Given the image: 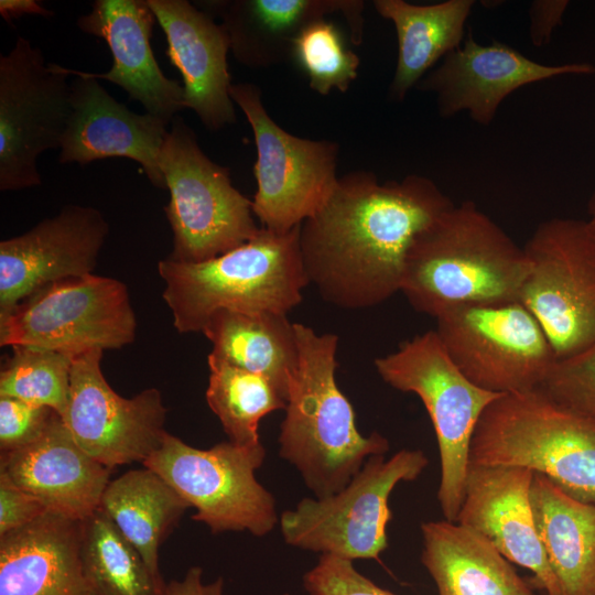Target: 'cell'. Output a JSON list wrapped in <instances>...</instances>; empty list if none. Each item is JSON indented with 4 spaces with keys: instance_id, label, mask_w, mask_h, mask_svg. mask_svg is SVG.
Masks as SVG:
<instances>
[{
    "instance_id": "obj_29",
    "label": "cell",
    "mask_w": 595,
    "mask_h": 595,
    "mask_svg": "<svg viewBox=\"0 0 595 595\" xmlns=\"http://www.w3.org/2000/svg\"><path fill=\"white\" fill-rule=\"evenodd\" d=\"M190 507L159 474L143 467L110 480L98 509L137 549L151 572L161 576L159 549Z\"/></svg>"
},
{
    "instance_id": "obj_26",
    "label": "cell",
    "mask_w": 595,
    "mask_h": 595,
    "mask_svg": "<svg viewBox=\"0 0 595 595\" xmlns=\"http://www.w3.org/2000/svg\"><path fill=\"white\" fill-rule=\"evenodd\" d=\"M377 13L394 26L397 64L389 97L402 101L408 93L466 37L474 0L414 4L404 0H375Z\"/></svg>"
},
{
    "instance_id": "obj_18",
    "label": "cell",
    "mask_w": 595,
    "mask_h": 595,
    "mask_svg": "<svg viewBox=\"0 0 595 595\" xmlns=\"http://www.w3.org/2000/svg\"><path fill=\"white\" fill-rule=\"evenodd\" d=\"M533 474L522 466L469 463L455 522L486 538L511 563L529 570L545 595H561L533 518Z\"/></svg>"
},
{
    "instance_id": "obj_10",
    "label": "cell",
    "mask_w": 595,
    "mask_h": 595,
    "mask_svg": "<svg viewBox=\"0 0 595 595\" xmlns=\"http://www.w3.org/2000/svg\"><path fill=\"white\" fill-rule=\"evenodd\" d=\"M435 320L451 359L485 390L539 389L558 360L541 324L520 301L454 306Z\"/></svg>"
},
{
    "instance_id": "obj_41",
    "label": "cell",
    "mask_w": 595,
    "mask_h": 595,
    "mask_svg": "<svg viewBox=\"0 0 595 595\" xmlns=\"http://www.w3.org/2000/svg\"><path fill=\"white\" fill-rule=\"evenodd\" d=\"M587 213L588 219H586V221L595 236V187L588 198Z\"/></svg>"
},
{
    "instance_id": "obj_4",
    "label": "cell",
    "mask_w": 595,
    "mask_h": 595,
    "mask_svg": "<svg viewBox=\"0 0 595 595\" xmlns=\"http://www.w3.org/2000/svg\"><path fill=\"white\" fill-rule=\"evenodd\" d=\"M300 227L277 232L261 227L246 244L207 261L158 263L162 298L181 334L202 333L216 312L288 314L309 285L300 249Z\"/></svg>"
},
{
    "instance_id": "obj_2",
    "label": "cell",
    "mask_w": 595,
    "mask_h": 595,
    "mask_svg": "<svg viewBox=\"0 0 595 595\" xmlns=\"http://www.w3.org/2000/svg\"><path fill=\"white\" fill-rule=\"evenodd\" d=\"M528 272L523 247L465 201L415 237L400 292L415 311L435 318L454 306L519 301Z\"/></svg>"
},
{
    "instance_id": "obj_40",
    "label": "cell",
    "mask_w": 595,
    "mask_h": 595,
    "mask_svg": "<svg viewBox=\"0 0 595 595\" xmlns=\"http://www.w3.org/2000/svg\"><path fill=\"white\" fill-rule=\"evenodd\" d=\"M0 14L7 22H11L13 19L26 14L47 18L53 15L54 12L45 9L35 0H1Z\"/></svg>"
},
{
    "instance_id": "obj_5",
    "label": "cell",
    "mask_w": 595,
    "mask_h": 595,
    "mask_svg": "<svg viewBox=\"0 0 595 595\" xmlns=\"http://www.w3.org/2000/svg\"><path fill=\"white\" fill-rule=\"evenodd\" d=\"M469 463L527 467L595 505V416L556 403L541 389L501 394L475 429Z\"/></svg>"
},
{
    "instance_id": "obj_19",
    "label": "cell",
    "mask_w": 595,
    "mask_h": 595,
    "mask_svg": "<svg viewBox=\"0 0 595 595\" xmlns=\"http://www.w3.org/2000/svg\"><path fill=\"white\" fill-rule=\"evenodd\" d=\"M72 83V111L61 142L58 163L86 165L107 158L136 161L158 188H166L159 165L167 134L165 120L137 113L113 98L97 78L64 67Z\"/></svg>"
},
{
    "instance_id": "obj_37",
    "label": "cell",
    "mask_w": 595,
    "mask_h": 595,
    "mask_svg": "<svg viewBox=\"0 0 595 595\" xmlns=\"http://www.w3.org/2000/svg\"><path fill=\"white\" fill-rule=\"evenodd\" d=\"M48 512L34 496L0 474V537L25 527Z\"/></svg>"
},
{
    "instance_id": "obj_25",
    "label": "cell",
    "mask_w": 595,
    "mask_h": 595,
    "mask_svg": "<svg viewBox=\"0 0 595 595\" xmlns=\"http://www.w3.org/2000/svg\"><path fill=\"white\" fill-rule=\"evenodd\" d=\"M421 562L437 595H536L486 538L457 522L421 524Z\"/></svg>"
},
{
    "instance_id": "obj_24",
    "label": "cell",
    "mask_w": 595,
    "mask_h": 595,
    "mask_svg": "<svg viewBox=\"0 0 595 595\" xmlns=\"http://www.w3.org/2000/svg\"><path fill=\"white\" fill-rule=\"evenodd\" d=\"M79 548L80 521L50 511L0 537V595H91Z\"/></svg>"
},
{
    "instance_id": "obj_33",
    "label": "cell",
    "mask_w": 595,
    "mask_h": 595,
    "mask_svg": "<svg viewBox=\"0 0 595 595\" xmlns=\"http://www.w3.org/2000/svg\"><path fill=\"white\" fill-rule=\"evenodd\" d=\"M292 58L320 95L333 89L346 91L357 78L360 60L349 50L338 28L322 19L307 25L296 37Z\"/></svg>"
},
{
    "instance_id": "obj_16",
    "label": "cell",
    "mask_w": 595,
    "mask_h": 595,
    "mask_svg": "<svg viewBox=\"0 0 595 595\" xmlns=\"http://www.w3.org/2000/svg\"><path fill=\"white\" fill-rule=\"evenodd\" d=\"M593 74L595 65L591 63L541 64L505 43L479 44L469 33L415 88L435 97L442 118L467 112L474 122L488 126L504 100L523 86Z\"/></svg>"
},
{
    "instance_id": "obj_30",
    "label": "cell",
    "mask_w": 595,
    "mask_h": 595,
    "mask_svg": "<svg viewBox=\"0 0 595 595\" xmlns=\"http://www.w3.org/2000/svg\"><path fill=\"white\" fill-rule=\"evenodd\" d=\"M80 563L91 595H163L166 583L154 575L137 549L97 509L80 521Z\"/></svg>"
},
{
    "instance_id": "obj_17",
    "label": "cell",
    "mask_w": 595,
    "mask_h": 595,
    "mask_svg": "<svg viewBox=\"0 0 595 595\" xmlns=\"http://www.w3.org/2000/svg\"><path fill=\"white\" fill-rule=\"evenodd\" d=\"M109 232L101 212L66 205L30 230L0 242V320L34 292L94 273Z\"/></svg>"
},
{
    "instance_id": "obj_35",
    "label": "cell",
    "mask_w": 595,
    "mask_h": 595,
    "mask_svg": "<svg viewBox=\"0 0 595 595\" xmlns=\"http://www.w3.org/2000/svg\"><path fill=\"white\" fill-rule=\"evenodd\" d=\"M310 595H396L363 575L353 561L321 554L314 567L303 576Z\"/></svg>"
},
{
    "instance_id": "obj_22",
    "label": "cell",
    "mask_w": 595,
    "mask_h": 595,
    "mask_svg": "<svg viewBox=\"0 0 595 595\" xmlns=\"http://www.w3.org/2000/svg\"><path fill=\"white\" fill-rule=\"evenodd\" d=\"M196 6L219 19L234 57L250 68H267L292 58L293 44L311 23L339 13L350 41L363 42L361 0H204Z\"/></svg>"
},
{
    "instance_id": "obj_6",
    "label": "cell",
    "mask_w": 595,
    "mask_h": 595,
    "mask_svg": "<svg viewBox=\"0 0 595 595\" xmlns=\"http://www.w3.org/2000/svg\"><path fill=\"white\" fill-rule=\"evenodd\" d=\"M159 165L170 192L164 207L173 232L171 260L197 263L221 256L260 231L252 201L232 184L229 170L212 161L183 118L171 121Z\"/></svg>"
},
{
    "instance_id": "obj_13",
    "label": "cell",
    "mask_w": 595,
    "mask_h": 595,
    "mask_svg": "<svg viewBox=\"0 0 595 595\" xmlns=\"http://www.w3.org/2000/svg\"><path fill=\"white\" fill-rule=\"evenodd\" d=\"M230 97L245 113L256 142L253 215L261 227L289 231L313 216L331 195L338 178L339 144L285 131L267 112L262 93L252 83L232 84Z\"/></svg>"
},
{
    "instance_id": "obj_39",
    "label": "cell",
    "mask_w": 595,
    "mask_h": 595,
    "mask_svg": "<svg viewBox=\"0 0 595 595\" xmlns=\"http://www.w3.org/2000/svg\"><path fill=\"white\" fill-rule=\"evenodd\" d=\"M223 591L224 581L221 577L204 584L203 570L199 566H193L181 581H170L165 585L163 595H223Z\"/></svg>"
},
{
    "instance_id": "obj_8",
    "label": "cell",
    "mask_w": 595,
    "mask_h": 595,
    "mask_svg": "<svg viewBox=\"0 0 595 595\" xmlns=\"http://www.w3.org/2000/svg\"><path fill=\"white\" fill-rule=\"evenodd\" d=\"M421 450L402 448L386 458L371 455L339 491L301 499L279 519L286 544L346 560L378 559L388 547V506L400 482L416 479L428 466Z\"/></svg>"
},
{
    "instance_id": "obj_23",
    "label": "cell",
    "mask_w": 595,
    "mask_h": 595,
    "mask_svg": "<svg viewBox=\"0 0 595 595\" xmlns=\"http://www.w3.org/2000/svg\"><path fill=\"white\" fill-rule=\"evenodd\" d=\"M110 473L77 444L58 413L34 442L0 455V474L50 512L77 521L99 508Z\"/></svg>"
},
{
    "instance_id": "obj_14",
    "label": "cell",
    "mask_w": 595,
    "mask_h": 595,
    "mask_svg": "<svg viewBox=\"0 0 595 595\" xmlns=\"http://www.w3.org/2000/svg\"><path fill=\"white\" fill-rule=\"evenodd\" d=\"M67 77L22 36L0 56V191L42 183L37 159L61 148L72 111Z\"/></svg>"
},
{
    "instance_id": "obj_7",
    "label": "cell",
    "mask_w": 595,
    "mask_h": 595,
    "mask_svg": "<svg viewBox=\"0 0 595 595\" xmlns=\"http://www.w3.org/2000/svg\"><path fill=\"white\" fill-rule=\"evenodd\" d=\"M390 387L416 394L432 422L440 455L437 500L445 520L455 522L464 496L475 429L501 394L473 383L454 364L435 331L402 342L375 359Z\"/></svg>"
},
{
    "instance_id": "obj_11",
    "label": "cell",
    "mask_w": 595,
    "mask_h": 595,
    "mask_svg": "<svg viewBox=\"0 0 595 595\" xmlns=\"http://www.w3.org/2000/svg\"><path fill=\"white\" fill-rule=\"evenodd\" d=\"M523 250L529 272L519 301L541 324L556 359L595 345V236L587 221L548 219Z\"/></svg>"
},
{
    "instance_id": "obj_3",
    "label": "cell",
    "mask_w": 595,
    "mask_h": 595,
    "mask_svg": "<svg viewBox=\"0 0 595 595\" xmlns=\"http://www.w3.org/2000/svg\"><path fill=\"white\" fill-rule=\"evenodd\" d=\"M299 361L289 381L279 455L300 473L316 498L343 489L368 457L386 454L379 432L363 435L350 401L336 382L338 337L294 323Z\"/></svg>"
},
{
    "instance_id": "obj_15",
    "label": "cell",
    "mask_w": 595,
    "mask_h": 595,
    "mask_svg": "<svg viewBox=\"0 0 595 595\" xmlns=\"http://www.w3.org/2000/svg\"><path fill=\"white\" fill-rule=\"evenodd\" d=\"M102 353L94 349L74 357L62 419L77 444L104 466L143 463L167 433L162 394L156 388L132 398L118 394L102 374Z\"/></svg>"
},
{
    "instance_id": "obj_9",
    "label": "cell",
    "mask_w": 595,
    "mask_h": 595,
    "mask_svg": "<svg viewBox=\"0 0 595 595\" xmlns=\"http://www.w3.org/2000/svg\"><path fill=\"white\" fill-rule=\"evenodd\" d=\"M264 457L262 444L242 447L227 441L203 450L166 433L142 464L194 507L193 520L213 533L248 531L264 537L279 522L274 497L256 478Z\"/></svg>"
},
{
    "instance_id": "obj_36",
    "label": "cell",
    "mask_w": 595,
    "mask_h": 595,
    "mask_svg": "<svg viewBox=\"0 0 595 595\" xmlns=\"http://www.w3.org/2000/svg\"><path fill=\"white\" fill-rule=\"evenodd\" d=\"M53 409L0 396V452L10 453L39 439L54 418Z\"/></svg>"
},
{
    "instance_id": "obj_12",
    "label": "cell",
    "mask_w": 595,
    "mask_h": 595,
    "mask_svg": "<svg viewBox=\"0 0 595 595\" xmlns=\"http://www.w3.org/2000/svg\"><path fill=\"white\" fill-rule=\"evenodd\" d=\"M137 334L128 286L94 273L52 283L0 320L1 346H28L72 356L120 349Z\"/></svg>"
},
{
    "instance_id": "obj_28",
    "label": "cell",
    "mask_w": 595,
    "mask_h": 595,
    "mask_svg": "<svg viewBox=\"0 0 595 595\" xmlns=\"http://www.w3.org/2000/svg\"><path fill=\"white\" fill-rule=\"evenodd\" d=\"M209 355L270 380L286 401L289 381L299 361L294 323L288 314L218 311L202 332Z\"/></svg>"
},
{
    "instance_id": "obj_27",
    "label": "cell",
    "mask_w": 595,
    "mask_h": 595,
    "mask_svg": "<svg viewBox=\"0 0 595 595\" xmlns=\"http://www.w3.org/2000/svg\"><path fill=\"white\" fill-rule=\"evenodd\" d=\"M530 500L560 594L595 595V505L570 497L538 473Z\"/></svg>"
},
{
    "instance_id": "obj_38",
    "label": "cell",
    "mask_w": 595,
    "mask_h": 595,
    "mask_svg": "<svg viewBox=\"0 0 595 595\" xmlns=\"http://www.w3.org/2000/svg\"><path fill=\"white\" fill-rule=\"evenodd\" d=\"M567 0H534L529 7V37L532 45L548 44L555 29L563 23Z\"/></svg>"
},
{
    "instance_id": "obj_34",
    "label": "cell",
    "mask_w": 595,
    "mask_h": 595,
    "mask_svg": "<svg viewBox=\"0 0 595 595\" xmlns=\"http://www.w3.org/2000/svg\"><path fill=\"white\" fill-rule=\"evenodd\" d=\"M539 389L570 410L595 416V345L556 360Z\"/></svg>"
},
{
    "instance_id": "obj_21",
    "label": "cell",
    "mask_w": 595,
    "mask_h": 595,
    "mask_svg": "<svg viewBox=\"0 0 595 595\" xmlns=\"http://www.w3.org/2000/svg\"><path fill=\"white\" fill-rule=\"evenodd\" d=\"M147 1L165 34L166 55L182 74L185 108L210 131L236 122L227 63L230 42L223 25L186 0Z\"/></svg>"
},
{
    "instance_id": "obj_31",
    "label": "cell",
    "mask_w": 595,
    "mask_h": 595,
    "mask_svg": "<svg viewBox=\"0 0 595 595\" xmlns=\"http://www.w3.org/2000/svg\"><path fill=\"white\" fill-rule=\"evenodd\" d=\"M206 401L228 441L242 447L261 445L258 426L266 415L285 409L286 401L263 376L240 369L212 355Z\"/></svg>"
},
{
    "instance_id": "obj_20",
    "label": "cell",
    "mask_w": 595,
    "mask_h": 595,
    "mask_svg": "<svg viewBox=\"0 0 595 595\" xmlns=\"http://www.w3.org/2000/svg\"><path fill=\"white\" fill-rule=\"evenodd\" d=\"M155 22L147 0H95L76 25L102 39L112 55L108 72L85 75L113 83L130 100L139 101L145 112L171 123L185 109L184 88L164 75L154 57L150 39Z\"/></svg>"
},
{
    "instance_id": "obj_32",
    "label": "cell",
    "mask_w": 595,
    "mask_h": 595,
    "mask_svg": "<svg viewBox=\"0 0 595 595\" xmlns=\"http://www.w3.org/2000/svg\"><path fill=\"white\" fill-rule=\"evenodd\" d=\"M74 357L36 347H12L1 368L0 396L48 407L62 416L68 403Z\"/></svg>"
},
{
    "instance_id": "obj_1",
    "label": "cell",
    "mask_w": 595,
    "mask_h": 595,
    "mask_svg": "<svg viewBox=\"0 0 595 595\" xmlns=\"http://www.w3.org/2000/svg\"><path fill=\"white\" fill-rule=\"evenodd\" d=\"M453 205L431 178L419 174L386 182L370 171L344 174L300 227L309 284L339 309L383 303L400 292L415 237Z\"/></svg>"
}]
</instances>
